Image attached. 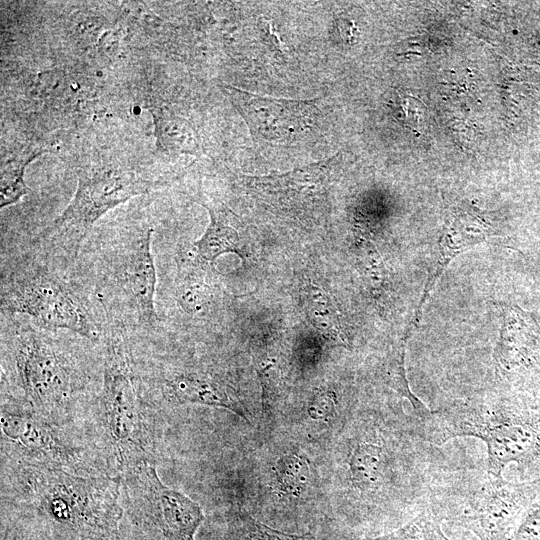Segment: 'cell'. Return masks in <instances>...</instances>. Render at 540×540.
I'll use <instances>...</instances> for the list:
<instances>
[{
  "label": "cell",
  "instance_id": "15",
  "mask_svg": "<svg viewBox=\"0 0 540 540\" xmlns=\"http://www.w3.org/2000/svg\"><path fill=\"white\" fill-rule=\"evenodd\" d=\"M304 306L307 318L313 327L329 337L343 341L339 313L326 292L312 284L306 285Z\"/></svg>",
  "mask_w": 540,
  "mask_h": 540
},
{
  "label": "cell",
  "instance_id": "14",
  "mask_svg": "<svg viewBox=\"0 0 540 540\" xmlns=\"http://www.w3.org/2000/svg\"><path fill=\"white\" fill-rule=\"evenodd\" d=\"M208 210L210 223L204 234L194 243L200 261L214 262L224 253H235L241 258L240 235L232 223L231 213L222 207L203 204Z\"/></svg>",
  "mask_w": 540,
  "mask_h": 540
},
{
  "label": "cell",
  "instance_id": "21",
  "mask_svg": "<svg viewBox=\"0 0 540 540\" xmlns=\"http://www.w3.org/2000/svg\"><path fill=\"white\" fill-rule=\"evenodd\" d=\"M334 411V403L328 396H322L315 399L309 407V413L315 419H324L331 416Z\"/></svg>",
  "mask_w": 540,
  "mask_h": 540
},
{
  "label": "cell",
  "instance_id": "12",
  "mask_svg": "<svg viewBox=\"0 0 540 540\" xmlns=\"http://www.w3.org/2000/svg\"><path fill=\"white\" fill-rule=\"evenodd\" d=\"M224 90L254 139L265 143L298 142L317 129L321 118L315 100L265 97L231 85H225Z\"/></svg>",
  "mask_w": 540,
  "mask_h": 540
},
{
  "label": "cell",
  "instance_id": "18",
  "mask_svg": "<svg viewBox=\"0 0 540 540\" xmlns=\"http://www.w3.org/2000/svg\"><path fill=\"white\" fill-rule=\"evenodd\" d=\"M35 157H21L7 162L1 170L0 205L1 208L14 204L29 192L24 181L27 164Z\"/></svg>",
  "mask_w": 540,
  "mask_h": 540
},
{
  "label": "cell",
  "instance_id": "4",
  "mask_svg": "<svg viewBox=\"0 0 540 540\" xmlns=\"http://www.w3.org/2000/svg\"><path fill=\"white\" fill-rule=\"evenodd\" d=\"M426 442L441 445L457 437H475L487 447V473L502 477L512 462L540 455V412L499 401L429 411L419 419Z\"/></svg>",
  "mask_w": 540,
  "mask_h": 540
},
{
  "label": "cell",
  "instance_id": "13",
  "mask_svg": "<svg viewBox=\"0 0 540 540\" xmlns=\"http://www.w3.org/2000/svg\"><path fill=\"white\" fill-rule=\"evenodd\" d=\"M495 233V227L488 220L482 218L476 210L467 209L454 216L439 242L440 255L438 264L426 284L417 316H420L430 290L450 261Z\"/></svg>",
  "mask_w": 540,
  "mask_h": 540
},
{
  "label": "cell",
  "instance_id": "5",
  "mask_svg": "<svg viewBox=\"0 0 540 540\" xmlns=\"http://www.w3.org/2000/svg\"><path fill=\"white\" fill-rule=\"evenodd\" d=\"M152 228L99 244L92 264L93 290L113 328L151 330L157 325V272Z\"/></svg>",
  "mask_w": 540,
  "mask_h": 540
},
{
  "label": "cell",
  "instance_id": "8",
  "mask_svg": "<svg viewBox=\"0 0 540 540\" xmlns=\"http://www.w3.org/2000/svg\"><path fill=\"white\" fill-rule=\"evenodd\" d=\"M0 457L60 468L80 475L109 476L82 426L0 402Z\"/></svg>",
  "mask_w": 540,
  "mask_h": 540
},
{
  "label": "cell",
  "instance_id": "3",
  "mask_svg": "<svg viewBox=\"0 0 540 540\" xmlns=\"http://www.w3.org/2000/svg\"><path fill=\"white\" fill-rule=\"evenodd\" d=\"M101 354V384L83 428L108 475L120 478L142 463H158L162 426L141 395L125 332L110 328Z\"/></svg>",
  "mask_w": 540,
  "mask_h": 540
},
{
  "label": "cell",
  "instance_id": "1",
  "mask_svg": "<svg viewBox=\"0 0 540 540\" xmlns=\"http://www.w3.org/2000/svg\"><path fill=\"white\" fill-rule=\"evenodd\" d=\"M1 458V540H122L120 478Z\"/></svg>",
  "mask_w": 540,
  "mask_h": 540
},
{
  "label": "cell",
  "instance_id": "10",
  "mask_svg": "<svg viewBox=\"0 0 540 540\" xmlns=\"http://www.w3.org/2000/svg\"><path fill=\"white\" fill-rule=\"evenodd\" d=\"M151 188V181L130 169L114 165L84 169L79 173L72 200L49 228L53 246L68 257L76 258L97 220Z\"/></svg>",
  "mask_w": 540,
  "mask_h": 540
},
{
  "label": "cell",
  "instance_id": "19",
  "mask_svg": "<svg viewBox=\"0 0 540 540\" xmlns=\"http://www.w3.org/2000/svg\"><path fill=\"white\" fill-rule=\"evenodd\" d=\"M278 477L284 490L300 493L309 482L308 464L299 456L284 457L278 467Z\"/></svg>",
  "mask_w": 540,
  "mask_h": 540
},
{
  "label": "cell",
  "instance_id": "17",
  "mask_svg": "<svg viewBox=\"0 0 540 540\" xmlns=\"http://www.w3.org/2000/svg\"><path fill=\"white\" fill-rule=\"evenodd\" d=\"M361 540H450L442 530L441 519L429 509L387 534Z\"/></svg>",
  "mask_w": 540,
  "mask_h": 540
},
{
  "label": "cell",
  "instance_id": "20",
  "mask_svg": "<svg viewBox=\"0 0 540 540\" xmlns=\"http://www.w3.org/2000/svg\"><path fill=\"white\" fill-rule=\"evenodd\" d=\"M514 540H540V501L534 502L526 511Z\"/></svg>",
  "mask_w": 540,
  "mask_h": 540
},
{
  "label": "cell",
  "instance_id": "9",
  "mask_svg": "<svg viewBox=\"0 0 540 540\" xmlns=\"http://www.w3.org/2000/svg\"><path fill=\"white\" fill-rule=\"evenodd\" d=\"M443 493L441 511H433L471 531L479 540H514L526 511L535 502L536 483H512L489 473Z\"/></svg>",
  "mask_w": 540,
  "mask_h": 540
},
{
  "label": "cell",
  "instance_id": "16",
  "mask_svg": "<svg viewBox=\"0 0 540 540\" xmlns=\"http://www.w3.org/2000/svg\"><path fill=\"white\" fill-rule=\"evenodd\" d=\"M222 540H316L306 532L292 534L273 529L250 515L238 513L230 518L227 532Z\"/></svg>",
  "mask_w": 540,
  "mask_h": 540
},
{
  "label": "cell",
  "instance_id": "11",
  "mask_svg": "<svg viewBox=\"0 0 540 540\" xmlns=\"http://www.w3.org/2000/svg\"><path fill=\"white\" fill-rule=\"evenodd\" d=\"M281 174L241 176L240 182L259 202L285 217L316 222L327 209L328 188L337 157Z\"/></svg>",
  "mask_w": 540,
  "mask_h": 540
},
{
  "label": "cell",
  "instance_id": "6",
  "mask_svg": "<svg viewBox=\"0 0 540 540\" xmlns=\"http://www.w3.org/2000/svg\"><path fill=\"white\" fill-rule=\"evenodd\" d=\"M0 299L6 317L28 316L39 328L67 330L92 343L104 339L87 291L41 261L23 259L2 269Z\"/></svg>",
  "mask_w": 540,
  "mask_h": 540
},
{
  "label": "cell",
  "instance_id": "2",
  "mask_svg": "<svg viewBox=\"0 0 540 540\" xmlns=\"http://www.w3.org/2000/svg\"><path fill=\"white\" fill-rule=\"evenodd\" d=\"M46 330L16 321L2 332L1 402L79 425L102 376V354L91 358Z\"/></svg>",
  "mask_w": 540,
  "mask_h": 540
},
{
  "label": "cell",
  "instance_id": "7",
  "mask_svg": "<svg viewBox=\"0 0 540 540\" xmlns=\"http://www.w3.org/2000/svg\"><path fill=\"white\" fill-rule=\"evenodd\" d=\"M120 502L122 540H195L205 518L196 501L162 481L156 462L120 476Z\"/></svg>",
  "mask_w": 540,
  "mask_h": 540
}]
</instances>
